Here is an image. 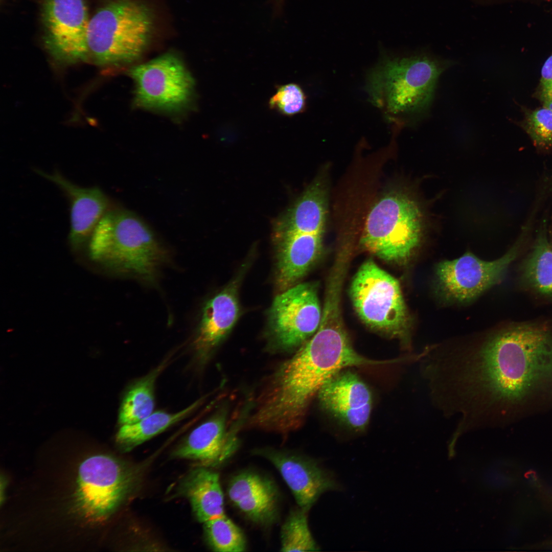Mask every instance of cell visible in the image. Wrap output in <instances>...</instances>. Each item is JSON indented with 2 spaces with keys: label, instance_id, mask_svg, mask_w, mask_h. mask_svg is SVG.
<instances>
[{
  "label": "cell",
  "instance_id": "cell-1",
  "mask_svg": "<svg viewBox=\"0 0 552 552\" xmlns=\"http://www.w3.org/2000/svg\"><path fill=\"white\" fill-rule=\"evenodd\" d=\"M435 374L445 405L463 426L487 425L499 411L552 387V326L511 324L471 352L439 356Z\"/></svg>",
  "mask_w": 552,
  "mask_h": 552
},
{
  "label": "cell",
  "instance_id": "cell-2",
  "mask_svg": "<svg viewBox=\"0 0 552 552\" xmlns=\"http://www.w3.org/2000/svg\"><path fill=\"white\" fill-rule=\"evenodd\" d=\"M342 284H327L319 327L272 376L251 417L259 428L286 433L302 424L313 397L333 376L351 366L400 363L401 358L375 360L352 346L341 310Z\"/></svg>",
  "mask_w": 552,
  "mask_h": 552
},
{
  "label": "cell",
  "instance_id": "cell-3",
  "mask_svg": "<svg viewBox=\"0 0 552 552\" xmlns=\"http://www.w3.org/2000/svg\"><path fill=\"white\" fill-rule=\"evenodd\" d=\"M157 31L154 9L143 0H103L90 18L86 60L99 65L139 58Z\"/></svg>",
  "mask_w": 552,
  "mask_h": 552
},
{
  "label": "cell",
  "instance_id": "cell-4",
  "mask_svg": "<svg viewBox=\"0 0 552 552\" xmlns=\"http://www.w3.org/2000/svg\"><path fill=\"white\" fill-rule=\"evenodd\" d=\"M91 258L118 272L152 281L167 254L150 227L134 214L107 211L90 238Z\"/></svg>",
  "mask_w": 552,
  "mask_h": 552
},
{
  "label": "cell",
  "instance_id": "cell-5",
  "mask_svg": "<svg viewBox=\"0 0 552 552\" xmlns=\"http://www.w3.org/2000/svg\"><path fill=\"white\" fill-rule=\"evenodd\" d=\"M448 66L426 56L387 58L370 74L367 90L372 103L389 117L419 114L428 109Z\"/></svg>",
  "mask_w": 552,
  "mask_h": 552
},
{
  "label": "cell",
  "instance_id": "cell-6",
  "mask_svg": "<svg viewBox=\"0 0 552 552\" xmlns=\"http://www.w3.org/2000/svg\"><path fill=\"white\" fill-rule=\"evenodd\" d=\"M424 225L422 210L413 198L403 192L391 193L369 212L361 244L383 260L404 263L420 245Z\"/></svg>",
  "mask_w": 552,
  "mask_h": 552
},
{
  "label": "cell",
  "instance_id": "cell-7",
  "mask_svg": "<svg viewBox=\"0 0 552 552\" xmlns=\"http://www.w3.org/2000/svg\"><path fill=\"white\" fill-rule=\"evenodd\" d=\"M350 292L355 310L365 325L408 344L410 317L396 278L370 259L357 271Z\"/></svg>",
  "mask_w": 552,
  "mask_h": 552
},
{
  "label": "cell",
  "instance_id": "cell-8",
  "mask_svg": "<svg viewBox=\"0 0 552 552\" xmlns=\"http://www.w3.org/2000/svg\"><path fill=\"white\" fill-rule=\"evenodd\" d=\"M531 226L524 224L510 249L500 258L484 261L471 252L440 263L436 268L438 290L446 299L459 302L470 301L498 284L510 265L528 243Z\"/></svg>",
  "mask_w": 552,
  "mask_h": 552
},
{
  "label": "cell",
  "instance_id": "cell-9",
  "mask_svg": "<svg viewBox=\"0 0 552 552\" xmlns=\"http://www.w3.org/2000/svg\"><path fill=\"white\" fill-rule=\"evenodd\" d=\"M136 481L135 470L127 464L106 455L89 457L79 468V507L90 517L105 518L128 497Z\"/></svg>",
  "mask_w": 552,
  "mask_h": 552
},
{
  "label": "cell",
  "instance_id": "cell-10",
  "mask_svg": "<svg viewBox=\"0 0 552 552\" xmlns=\"http://www.w3.org/2000/svg\"><path fill=\"white\" fill-rule=\"evenodd\" d=\"M314 284H295L278 295L269 312V327L275 345L283 350L301 347L317 331L321 317Z\"/></svg>",
  "mask_w": 552,
  "mask_h": 552
},
{
  "label": "cell",
  "instance_id": "cell-11",
  "mask_svg": "<svg viewBox=\"0 0 552 552\" xmlns=\"http://www.w3.org/2000/svg\"><path fill=\"white\" fill-rule=\"evenodd\" d=\"M130 74L135 85V100L146 108L175 110L191 98L194 81L180 59L167 53L135 66Z\"/></svg>",
  "mask_w": 552,
  "mask_h": 552
},
{
  "label": "cell",
  "instance_id": "cell-12",
  "mask_svg": "<svg viewBox=\"0 0 552 552\" xmlns=\"http://www.w3.org/2000/svg\"><path fill=\"white\" fill-rule=\"evenodd\" d=\"M40 5L43 41L50 54L60 62H86L90 18L85 0H42Z\"/></svg>",
  "mask_w": 552,
  "mask_h": 552
},
{
  "label": "cell",
  "instance_id": "cell-13",
  "mask_svg": "<svg viewBox=\"0 0 552 552\" xmlns=\"http://www.w3.org/2000/svg\"><path fill=\"white\" fill-rule=\"evenodd\" d=\"M259 454L277 469L298 507L305 511L308 512L322 494L339 488L331 473L314 459L275 450H261Z\"/></svg>",
  "mask_w": 552,
  "mask_h": 552
},
{
  "label": "cell",
  "instance_id": "cell-14",
  "mask_svg": "<svg viewBox=\"0 0 552 552\" xmlns=\"http://www.w3.org/2000/svg\"><path fill=\"white\" fill-rule=\"evenodd\" d=\"M317 396L327 411L356 431L368 424L372 399L367 385L356 374L342 370L330 379Z\"/></svg>",
  "mask_w": 552,
  "mask_h": 552
},
{
  "label": "cell",
  "instance_id": "cell-15",
  "mask_svg": "<svg viewBox=\"0 0 552 552\" xmlns=\"http://www.w3.org/2000/svg\"><path fill=\"white\" fill-rule=\"evenodd\" d=\"M238 446L237 438L227 430L226 413L223 411L193 429L173 456L194 461L198 466L217 467L233 455Z\"/></svg>",
  "mask_w": 552,
  "mask_h": 552
},
{
  "label": "cell",
  "instance_id": "cell-16",
  "mask_svg": "<svg viewBox=\"0 0 552 552\" xmlns=\"http://www.w3.org/2000/svg\"><path fill=\"white\" fill-rule=\"evenodd\" d=\"M227 493L233 505L253 523L268 526L277 520L279 492L266 476L254 471L241 472L230 480Z\"/></svg>",
  "mask_w": 552,
  "mask_h": 552
},
{
  "label": "cell",
  "instance_id": "cell-17",
  "mask_svg": "<svg viewBox=\"0 0 552 552\" xmlns=\"http://www.w3.org/2000/svg\"><path fill=\"white\" fill-rule=\"evenodd\" d=\"M35 171L57 185L68 197L71 202L70 241L74 248L80 247L90 238L96 225L106 213L108 206L107 197L100 189L80 187L58 172L48 174L38 169Z\"/></svg>",
  "mask_w": 552,
  "mask_h": 552
},
{
  "label": "cell",
  "instance_id": "cell-18",
  "mask_svg": "<svg viewBox=\"0 0 552 552\" xmlns=\"http://www.w3.org/2000/svg\"><path fill=\"white\" fill-rule=\"evenodd\" d=\"M238 282L229 284L204 305L193 342L197 357L204 361L230 332L240 313Z\"/></svg>",
  "mask_w": 552,
  "mask_h": 552
},
{
  "label": "cell",
  "instance_id": "cell-19",
  "mask_svg": "<svg viewBox=\"0 0 552 552\" xmlns=\"http://www.w3.org/2000/svg\"><path fill=\"white\" fill-rule=\"evenodd\" d=\"M278 240L276 282L282 291L294 286L319 257L323 234H275Z\"/></svg>",
  "mask_w": 552,
  "mask_h": 552
},
{
  "label": "cell",
  "instance_id": "cell-20",
  "mask_svg": "<svg viewBox=\"0 0 552 552\" xmlns=\"http://www.w3.org/2000/svg\"><path fill=\"white\" fill-rule=\"evenodd\" d=\"M520 288L536 298L552 304V215L543 219L532 246L518 268Z\"/></svg>",
  "mask_w": 552,
  "mask_h": 552
},
{
  "label": "cell",
  "instance_id": "cell-21",
  "mask_svg": "<svg viewBox=\"0 0 552 552\" xmlns=\"http://www.w3.org/2000/svg\"><path fill=\"white\" fill-rule=\"evenodd\" d=\"M327 191L323 180H316L275 225V234H324L327 217Z\"/></svg>",
  "mask_w": 552,
  "mask_h": 552
},
{
  "label": "cell",
  "instance_id": "cell-22",
  "mask_svg": "<svg viewBox=\"0 0 552 552\" xmlns=\"http://www.w3.org/2000/svg\"><path fill=\"white\" fill-rule=\"evenodd\" d=\"M179 491L189 500L199 522L225 515L219 474L210 468L198 466L193 469L180 484Z\"/></svg>",
  "mask_w": 552,
  "mask_h": 552
},
{
  "label": "cell",
  "instance_id": "cell-23",
  "mask_svg": "<svg viewBox=\"0 0 552 552\" xmlns=\"http://www.w3.org/2000/svg\"><path fill=\"white\" fill-rule=\"evenodd\" d=\"M199 400L176 412H153L135 423L122 425L116 434V442L124 452H128L160 433L192 413L200 404Z\"/></svg>",
  "mask_w": 552,
  "mask_h": 552
},
{
  "label": "cell",
  "instance_id": "cell-24",
  "mask_svg": "<svg viewBox=\"0 0 552 552\" xmlns=\"http://www.w3.org/2000/svg\"><path fill=\"white\" fill-rule=\"evenodd\" d=\"M167 364L163 361L128 389L119 410V422L121 426L138 422L153 412L155 383Z\"/></svg>",
  "mask_w": 552,
  "mask_h": 552
},
{
  "label": "cell",
  "instance_id": "cell-25",
  "mask_svg": "<svg viewBox=\"0 0 552 552\" xmlns=\"http://www.w3.org/2000/svg\"><path fill=\"white\" fill-rule=\"evenodd\" d=\"M205 539L215 551L241 552L246 549L243 532L226 515L204 522Z\"/></svg>",
  "mask_w": 552,
  "mask_h": 552
},
{
  "label": "cell",
  "instance_id": "cell-26",
  "mask_svg": "<svg viewBox=\"0 0 552 552\" xmlns=\"http://www.w3.org/2000/svg\"><path fill=\"white\" fill-rule=\"evenodd\" d=\"M308 511L300 507L292 510L283 524L281 531V551H317L319 546L310 531Z\"/></svg>",
  "mask_w": 552,
  "mask_h": 552
},
{
  "label": "cell",
  "instance_id": "cell-27",
  "mask_svg": "<svg viewBox=\"0 0 552 552\" xmlns=\"http://www.w3.org/2000/svg\"><path fill=\"white\" fill-rule=\"evenodd\" d=\"M523 127L537 148L542 151L552 148V111L543 107L528 113Z\"/></svg>",
  "mask_w": 552,
  "mask_h": 552
},
{
  "label": "cell",
  "instance_id": "cell-28",
  "mask_svg": "<svg viewBox=\"0 0 552 552\" xmlns=\"http://www.w3.org/2000/svg\"><path fill=\"white\" fill-rule=\"evenodd\" d=\"M305 102V94L301 87L290 83L278 87L269 99L268 105L270 109L290 117L302 112Z\"/></svg>",
  "mask_w": 552,
  "mask_h": 552
},
{
  "label": "cell",
  "instance_id": "cell-29",
  "mask_svg": "<svg viewBox=\"0 0 552 552\" xmlns=\"http://www.w3.org/2000/svg\"><path fill=\"white\" fill-rule=\"evenodd\" d=\"M540 82L541 101L543 107L552 111V80Z\"/></svg>",
  "mask_w": 552,
  "mask_h": 552
},
{
  "label": "cell",
  "instance_id": "cell-30",
  "mask_svg": "<svg viewBox=\"0 0 552 552\" xmlns=\"http://www.w3.org/2000/svg\"><path fill=\"white\" fill-rule=\"evenodd\" d=\"M552 80V53L548 57L544 63L541 72L540 81Z\"/></svg>",
  "mask_w": 552,
  "mask_h": 552
},
{
  "label": "cell",
  "instance_id": "cell-31",
  "mask_svg": "<svg viewBox=\"0 0 552 552\" xmlns=\"http://www.w3.org/2000/svg\"><path fill=\"white\" fill-rule=\"evenodd\" d=\"M519 3L531 4L535 6L552 4V0H514Z\"/></svg>",
  "mask_w": 552,
  "mask_h": 552
}]
</instances>
